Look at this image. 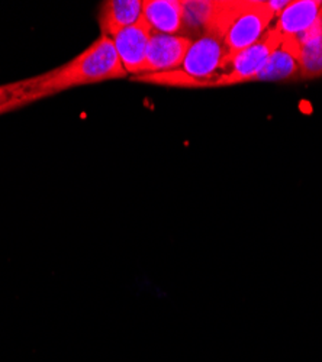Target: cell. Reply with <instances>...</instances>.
Instances as JSON below:
<instances>
[{"instance_id":"obj_1","label":"cell","mask_w":322,"mask_h":362,"mask_svg":"<svg viewBox=\"0 0 322 362\" xmlns=\"http://www.w3.org/2000/svg\"><path fill=\"white\" fill-rule=\"evenodd\" d=\"M112 38L100 35L89 48L67 64L47 74L22 81V90L37 100L64 90L127 77Z\"/></svg>"},{"instance_id":"obj_2","label":"cell","mask_w":322,"mask_h":362,"mask_svg":"<svg viewBox=\"0 0 322 362\" xmlns=\"http://www.w3.org/2000/svg\"><path fill=\"white\" fill-rule=\"evenodd\" d=\"M276 15L268 2L260 0H221L217 2L215 15L208 35L222 40L226 55H234L269 31ZM225 55V57H226Z\"/></svg>"},{"instance_id":"obj_3","label":"cell","mask_w":322,"mask_h":362,"mask_svg":"<svg viewBox=\"0 0 322 362\" xmlns=\"http://www.w3.org/2000/svg\"><path fill=\"white\" fill-rule=\"evenodd\" d=\"M282 41L283 37L276 29L269 28V31L248 48L234 55H226L214 87L254 81L263 67L266 66L270 54L282 44Z\"/></svg>"},{"instance_id":"obj_4","label":"cell","mask_w":322,"mask_h":362,"mask_svg":"<svg viewBox=\"0 0 322 362\" xmlns=\"http://www.w3.org/2000/svg\"><path fill=\"white\" fill-rule=\"evenodd\" d=\"M151 35L150 25L141 18L112 38L127 74H145V55Z\"/></svg>"},{"instance_id":"obj_5","label":"cell","mask_w":322,"mask_h":362,"mask_svg":"<svg viewBox=\"0 0 322 362\" xmlns=\"http://www.w3.org/2000/svg\"><path fill=\"white\" fill-rule=\"evenodd\" d=\"M192 44L193 40L186 35H164L153 33L147 55H145V74L178 70Z\"/></svg>"},{"instance_id":"obj_6","label":"cell","mask_w":322,"mask_h":362,"mask_svg":"<svg viewBox=\"0 0 322 362\" xmlns=\"http://www.w3.org/2000/svg\"><path fill=\"white\" fill-rule=\"evenodd\" d=\"M141 18L154 34L179 35L183 28V2L179 0H145Z\"/></svg>"},{"instance_id":"obj_7","label":"cell","mask_w":322,"mask_h":362,"mask_svg":"<svg viewBox=\"0 0 322 362\" xmlns=\"http://www.w3.org/2000/svg\"><path fill=\"white\" fill-rule=\"evenodd\" d=\"M299 44L294 38H286L270 54L266 66L258 73L254 81H286L301 78L298 64Z\"/></svg>"},{"instance_id":"obj_8","label":"cell","mask_w":322,"mask_h":362,"mask_svg":"<svg viewBox=\"0 0 322 362\" xmlns=\"http://www.w3.org/2000/svg\"><path fill=\"white\" fill-rule=\"evenodd\" d=\"M321 9V0H290L289 6L279 15L273 28L283 40L295 38L312 26Z\"/></svg>"},{"instance_id":"obj_9","label":"cell","mask_w":322,"mask_h":362,"mask_svg":"<svg viewBox=\"0 0 322 362\" xmlns=\"http://www.w3.org/2000/svg\"><path fill=\"white\" fill-rule=\"evenodd\" d=\"M142 15L141 0H108L100 5L99 25L102 35L113 38L125 28L137 23Z\"/></svg>"},{"instance_id":"obj_10","label":"cell","mask_w":322,"mask_h":362,"mask_svg":"<svg viewBox=\"0 0 322 362\" xmlns=\"http://www.w3.org/2000/svg\"><path fill=\"white\" fill-rule=\"evenodd\" d=\"M217 2H183V28L182 31L188 33V38L192 35H208L209 28L215 15Z\"/></svg>"},{"instance_id":"obj_11","label":"cell","mask_w":322,"mask_h":362,"mask_svg":"<svg viewBox=\"0 0 322 362\" xmlns=\"http://www.w3.org/2000/svg\"><path fill=\"white\" fill-rule=\"evenodd\" d=\"M298 64L301 78L322 77V35L299 45Z\"/></svg>"},{"instance_id":"obj_12","label":"cell","mask_w":322,"mask_h":362,"mask_svg":"<svg viewBox=\"0 0 322 362\" xmlns=\"http://www.w3.org/2000/svg\"><path fill=\"white\" fill-rule=\"evenodd\" d=\"M34 100H37V99H35L33 95H29V93L23 92V90H22V84L19 83L18 92H16L13 96H11L9 99H6V100H4V102H0V115L12 112V110H15V109H19L21 106H25V105L31 103V102H34Z\"/></svg>"},{"instance_id":"obj_13","label":"cell","mask_w":322,"mask_h":362,"mask_svg":"<svg viewBox=\"0 0 322 362\" xmlns=\"http://www.w3.org/2000/svg\"><path fill=\"white\" fill-rule=\"evenodd\" d=\"M19 88V83L16 84H6V86H0V102H4L13 96Z\"/></svg>"},{"instance_id":"obj_14","label":"cell","mask_w":322,"mask_h":362,"mask_svg":"<svg viewBox=\"0 0 322 362\" xmlns=\"http://www.w3.org/2000/svg\"><path fill=\"white\" fill-rule=\"evenodd\" d=\"M289 4H290V0H269L268 2V5H269V8L272 9V12L279 18V15L289 6Z\"/></svg>"}]
</instances>
